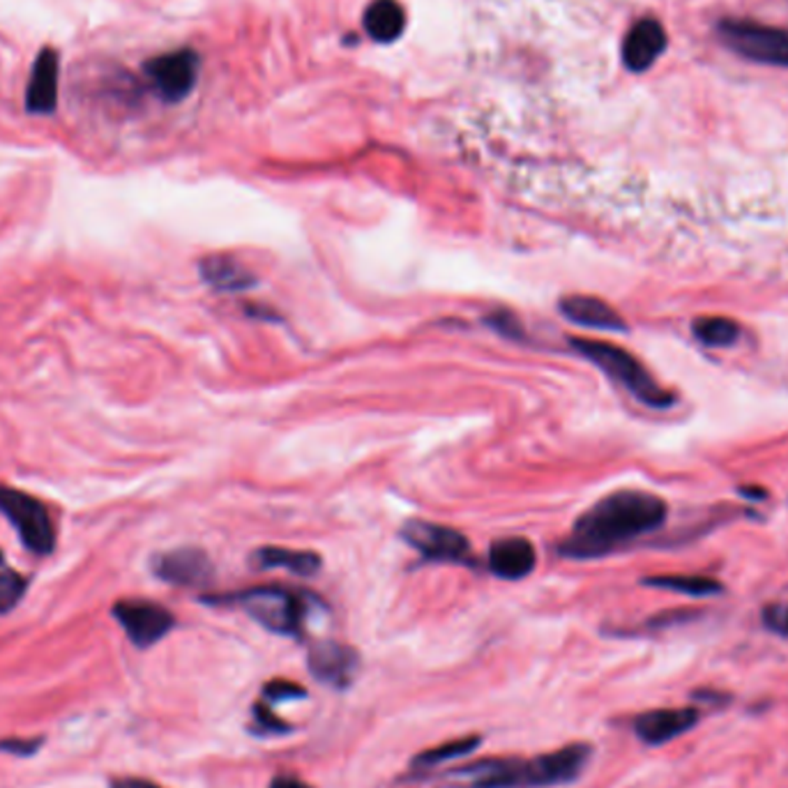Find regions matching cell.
<instances>
[{
    "mask_svg": "<svg viewBox=\"0 0 788 788\" xmlns=\"http://www.w3.org/2000/svg\"><path fill=\"white\" fill-rule=\"evenodd\" d=\"M669 506L665 498L641 489H620L586 510L572 532L560 545V556L572 560H592L616 551L622 545L657 530L667 521Z\"/></svg>",
    "mask_w": 788,
    "mask_h": 788,
    "instance_id": "obj_1",
    "label": "cell"
},
{
    "mask_svg": "<svg viewBox=\"0 0 788 788\" xmlns=\"http://www.w3.org/2000/svg\"><path fill=\"white\" fill-rule=\"evenodd\" d=\"M592 756L586 742L567 745L538 759H482L448 772L463 788H549L572 784Z\"/></svg>",
    "mask_w": 788,
    "mask_h": 788,
    "instance_id": "obj_2",
    "label": "cell"
},
{
    "mask_svg": "<svg viewBox=\"0 0 788 788\" xmlns=\"http://www.w3.org/2000/svg\"><path fill=\"white\" fill-rule=\"evenodd\" d=\"M570 343L579 356H583L595 367H600L611 381L622 386L641 403L657 408V411H665V408H671L676 403V397L669 390L661 388L652 378V373L632 353L620 349V346L609 341H597V339H577V337Z\"/></svg>",
    "mask_w": 788,
    "mask_h": 788,
    "instance_id": "obj_3",
    "label": "cell"
},
{
    "mask_svg": "<svg viewBox=\"0 0 788 788\" xmlns=\"http://www.w3.org/2000/svg\"><path fill=\"white\" fill-rule=\"evenodd\" d=\"M212 605H236L245 609L259 625L281 637H300L307 618V602L302 595L279 588V586H257L233 595L212 597Z\"/></svg>",
    "mask_w": 788,
    "mask_h": 788,
    "instance_id": "obj_4",
    "label": "cell"
},
{
    "mask_svg": "<svg viewBox=\"0 0 788 788\" xmlns=\"http://www.w3.org/2000/svg\"><path fill=\"white\" fill-rule=\"evenodd\" d=\"M717 36L724 47L745 60L788 68V28L747 19H724L717 23Z\"/></svg>",
    "mask_w": 788,
    "mask_h": 788,
    "instance_id": "obj_5",
    "label": "cell"
},
{
    "mask_svg": "<svg viewBox=\"0 0 788 788\" xmlns=\"http://www.w3.org/2000/svg\"><path fill=\"white\" fill-rule=\"evenodd\" d=\"M0 512L17 528L21 542L38 556H49L56 547V528L42 500L19 489L0 487Z\"/></svg>",
    "mask_w": 788,
    "mask_h": 788,
    "instance_id": "obj_6",
    "label": "cell"
},
{
    "mask_svg": "<svg viewBox=\"0 0 788 788\" xmlns=\"http://www.w3.org/2000/svg\"><path fill=\"white\" fill-rule=\"evenodd\" d=\"M201 60L192 49H178L164 56H157L143 66L146 77L150 79L154 92L164 102H182L199 81Z\"/></svg>",
    "mask_w": 788,
    "mask_h": 788,
    "instance_id": "obj_7",
    "label": "cell"
},
{
    "mask_svg": "<svg viewBox=\"0 0 788 788\" xmlns=\"http://www.w3.org/2000/svg\"><path fill=\"white\" fill-rule=\"evenodd\" d=\"M401 538L408 547L418 549L427 560L433 562H466L470 542L463 535L443 523H429V521H406L401 528Z\"/></svg>",
    "mask_w": 788,
    "mask_h": 788,
    "instance_id": "obj_8",
    "label": "cell"
},
{
    "mask_svg": "<svg viewBox=\"0 0 788 788\" xmlns=\"http://www.w3.org/2000/svg\"><path fill=\"white\" fill-rule=\"evenodd\" d=\"M113 616L137 648H150L162 641L176 625L169 609L148 600H122L113 607Z\"/></svg>",
    "mask_w": 788,
    "mask_h": 788,
    "instance_id": "obj_9",
    "label": "cell"
},
{
    "mask_svg": "<svg viewBox=\"0 0 788 788\" xmlns=\"http://www.w3.org/2000/svg\"><path fill=\"white\" fill-rule=\"evenodd\" d=\"M309 674L332 689H346L358 676L360 655L337 641H319L309 648L307 655Z\"/></svg>",
    "mask_w": 788,
    "mask_h": 788,
    "instance_id": "obj_10",
    "label": "cell"
},
{
    "mask_svg": "<svg viewBox=\"0 0 788 788\" xmlns=\"http://www.w3.org/2000/svg\"><path fill=\"white\" fill-rule=\"evenodd\" d=\"M669 38L667 30L657 19H639L627 30L622 42V62L629 72H646L650 70L659 56L667 51Z\"/></svg>",
    "mask_w": 788,
    "mask_h": 788,
    "instance_id": "obj_11",
    "label": "cell"
},
{
    "mask_svg": "<svg viewBox=\"0 0 788 788\" xmlns=\"http://www.w3.org/2000/svg\"><path fill=\"white\" fill-rule=\"evenodd\" d=\"M58 79H60V56L56 49L44 47L30 72L26 86V111L49 116L58 107Z\"/></svg>",
    "mask_w": 788,
    "mask_h": 788,
    "instance_id": "obj_12",
    "label": "cell"
},
{
    "mask_svg": "<svg viewBox=\"0 0 788 788\" xmlns=\"http://www.w3.org/2000/svg\"><path fill=\"white\" fill-rule=\"evenodd\" d=\"M701 715L697 708H659L648 710L635 719V734L646 745H665L691 731Z\"/></svg>",
    "mask_w": 788,
    "mask_h": 788,
    "instance_id": "obj_13",
    "label": "cell"
},
{
    "mask_svg": "<svg viewBox=\"0 0 788 788\" xmlns=\"http://www.w3.org/2000/svg\"><path fill=\"white\" fill-rule=\"evenodd\" d=\"M152 570L162 581L182 588L203 586L212 577L210 558L199 549H176L157 556L152 562Z\"/></svg>",
    "mask_w": 788,
    "mask_h": 788,
    "instance_id": "obj_14",
    "label": "cell"
},
{
    "mask_svg": "<svg viewBox=\"0 0 788 788\" xmlns=\"http://www.w3.org/2000/svg\"><path fill=\"white\" fill-rule=\"evenodd\" d=\"M558 311L570 323H577L583 328L605 330V332H627L625 319L602 298L567 296L558 302Z\"/></svg>",
    "mask_w": 788,
    "mask_h": 788,
    "instance_id": "obj_15",
    "label": "cell"
},
{
    "mask_svg": "<svg viewBox=\"0 0 788 788\" xmlns=\"http://www.w3.org/2000/svg\"><path fill=\"white\" fill-rule=\"evenodd\" d=\"M535 562H538V553L523 538L498 540L489 549V570L500 579L519 581L535 570Z\"/></svg>",
    "mask_w": 788,
    "mask_h": 788,
    "instance_id": "obj_16",
    "label": "cell"
},
{
    "mask_svg": "<svg viewBox=\"0 0 788 788\" xmlns=\"http://www.w3.org/2000/svg\"><path fill=\"white\" fill-rule=\"evenodd\" d=\"M201 277L215 291L240 293L257 287V275L231 255H210L199 263Z\"/></svg>",
    "mask_w": 788,
    "mask_h": 788,
    "instance_id": "obj_17",
    "label": "cell"
},
{
    "mask_svg": "<svg viewBox=\"0 0 788 788\" xmlns=\"http://www.w3.org/2000/svg\"><path fill=\"white\" fill-rule=\"evenodd\" d=\"M365 30L371 40L390 44L401 38L406 28V12L397 0H371L362 17Z\"/></svg>",
    "mask_w": 788,
    "mask_h": 788,
    "instance_id": "obj_18",
    "label": "cell"
},
{
    "mask_svg": "<svg viewBox=\"0 0 788 788\" xmlns=\"http://www.w3.org/2000/svg\"><path fill=\"white\" fill-rule=\"evenodd\" d=\"M255 565L263 567V570H275V567H283L291 575L298 577H313L321 570V558L311 551H300V549H283V547H263L255 553Z\"/></svg>",
    "mask_w": 788,
    "mask_h": 788,
    "instance_id": "obj_19",
    "label": "cell"
},
{
    "mask_svg": "<svg viewBox=\"0 0 788 788\" xmlns=\"http://www.w3.org/2000/svg\"><path fill=\"white\" fill-rule=\"evenodd\" d=\"M650 588H665L674 592H682L689 597H712L721 595L724 586L710 577H695V575H665V577H648L644 579Z\"/></svg>",
    "mask_w": 788,
    "mask_h": 788,
    "instance_id": "obj_20",
    "label": "cell"
},
{
    "mask_svg": "<svg viewBox=\"0 0 788 788\" xmlns=\"http://www.w3.org/2000/svg\"><path fill=\"white\" fill-rule=\"evenodd\" d=\"M482 745L480 736H466V738H457L452 742H443L433 749H425L422 754H418L411 768L413 770H429L436 768L440 764H448L452 759H461V756H468L476 751Z\"/></svg>",
    "mask_w": 788,
    "mask_h": 788,
    "instance_id": "obj_21",
    "label": "cell"
},
{
    "mask_svg": "<svg viewBox=\"0 0 788 788\" xmlns=\"http://www.w3.org/2000/svg\"><path fill=\"white\" fill-rule=\"evenodd\" d=\"M691 332L701 343L712 346V349H727V346H734L740 339L742 328L734 319L704 317L691 323Z\"/></svg>",
    "mask_w": 788,
    "mask_h": 788,
    "instance_id": "obj_22",
    "label": "cell"
},
{
    "mask_svg": "<svg viewBox=\"0 0 788 788\" xmlns=\"http://www.w3.org/2000/svg\"><path fill=\"white\" fill-rule=\"evenodd\" d=\"M28 588L23 575H19L14 567L8 562L6 553L0 551V614L12 611Z\"/></svg>",
    "mask_w": 788,
    "mask_h": 788,
    "instance_id": "obj_23",
    "label": "cell"
},
{
    "mask_svg": "<svg viewBox=\"0 0 788 788\" xmlns=\"http://www.w3.org/2000/svg\"><path fill=\"white\" fill-rule=\"evenodd\" d=\"M307 697V689L291 682V680H272L263 687L261 691V701L272 706V704H281V701H293V699H305Z\"/></svg>",
    "mask_w": 788,
    "mask_h": 788,
    "instance_id": "obj_24",
    "label": "cell"
},
{
    "mask_svg": "<svg viewBox=\"0 0 788 788\" xmlns=\"http://www.w3.org/2000/svg\"><path fill=\"white\" fill-rule=\"evenodd\" d=\"M485 323H489L498 335L508 337V339H521L523 337L519 319L508 309H498V311L489 313V317L485 319Z\"/></svg>",
    "mask_w": 788,
    "mask_h": 788,
    "instance_id": "obj_25",
    "label": "cell"
},
{
    "mask_svg": "<svg viewBox=\"0 0 788 788\" xmlns=\"http://www.w3.org/2000/svg\"><path fill=\"white\" fill-rule=\"evenodd\" d=\"M255 721H257L255 729L261 731V734H289V731H291L289 724L281 721V719L270 710V706L263 704V701L255 706Z\"/></svg>",
    "mask_w": 788,
    "mask_h": 788,
    "instance_id": "obj_26",
    "label": "cell"
},
{
    "mask_svg": "<svg viewBox=\"0 0 788 788\" xmlns=\"http://www.w3.org/2000/svg\"><path fill=\"white\" fill-rule=\"evenodd\" d=\"M764 625L779 637H788V605H770L764 609Z\"/></svg>",
    "mask_w": 788,
    "mask_h": 788,
    "instance_id": "obj_27",
    "label": "cell"
},
{
    "mask_svg": "<svg viewBox=\"0 0 788 788\" xmlns=\"http://www.w3.org/2000/svg\"><path fill=\"white\" fill-rule=\"evenodd\" d=\"M42 740H6L0 742V749H6L17 756H33L40 749Z\"/></svg>",
    "mask_w": 788,
    "mask_h": 788,
    "instance_id": "obj_28",
    "label": "cell"
},
{
    "mask_svg": "<svg viewBox=\"0 0 788 788\" xmlns=\"http://www.w3.org/2000/svg\"><path fill=\"white\" fill-rule=\"evenodd\" d=\"M270 788H313L309 786L307 781L293 777V775H277L272 781H270Z\"/></svg>",
    "mask_w": 788,
    "mask_h": 788,
    "instance_id": "obj_29",
    "label": "cell"
},
{
    "mask_svg": "<svg viewBox=\"0 0 788 788\" xmlns=\"http://www.w3.org/2000/svg\"><path fill=\"white\" fill-rule=\"evenodd\" d=\"M111 788H162V786H157L148 779H137V777H122V779H116L111 781Z\"/></svg>",
    "mask_w": 788,
    "mask_h": 788,
    "instance_id": "obj_30",
    "label": "cell"
},
{
    "mask_svg": "<svg viewBox=\"0 0 788 788\" xmlns=\"http://www.w3.org/2000/svg\"><path fill=\"white\" fill-rule=\"evenodd\" d=\"M740 493L747 496V498H766L768 496L764 489H745V487L740 489Z\"/></svg>",
    "mask_w": 788,
    "mask_h": 788,
    "instance_id": "obj_31",
    "label": "cell"
}]
</instances>
